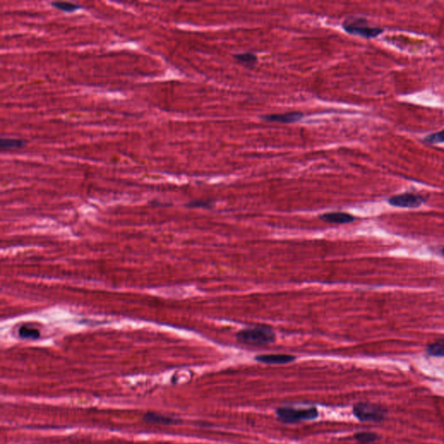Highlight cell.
<instances>
[{
	"mask_svg": "<svg viewBox=\"0 0 444 444\" xmlns=\"http://www.w3.org/2000/svg\"><path fill=\"white\" fill-rule=\"evenodd\" d=\"M236 338L241 344L263 346L275 341V333L268 325H257L240 331Z\"/></svg>",
	"mask_w": 444,
	"mask_h": 444,
	"instance_id": "6da1fadb",
	"label": "cell"
},
{
	"mask_svg": "<svg viewBox=\"0 0 444 444\" xmlns=\"http://www.w3.org/2000/svg\"><path fill=\"white\" fill-rule=\"evenodd\" d=\"M356 418L363 423L379 424L386 420L388 410L381 404L374 403H358L353 406Z\"/></svg>",
	"mask_w": 444,
	"mask_h": 444,
	"instance_id": "7a4b0ae2",
	"label": "cell"
},
{
	"mask_svg": "<svg viewBox=\"0 0 444 444\" xmlns=\"http://www.w3.org/2000/svg\"><path fill=\"white\" fill-rule=\"evenodd\" d=\"M278 420L283 424H297L300 422L311 421L318 418L317 408L296 409L292 407L278 408L276 410Z\"/></svg>",
	"mask_w": 444,
	"mask_h": 444,
	"instance_id": "3957f363",
	"label": "cell"
},
{
	"mask_svg": "<svg viewBox=\"0 0 444 444\" xmlns=\"http://www.w3.org/2000/svg\"><path fill=\"white\" fill-rule=\"evenodd\" d=\"M343 28L349 34L359 36L364 38H374L384 32L380 27L369 26L364 17H349L343 24Z\"/></svg>",
	"mask_w": 444,
	"mask_h": 444,
	"instance_id": "277c9868",
	"label": "cell"
},
{
	"mask_svg": "<svg viewBox=\"0 0 444 444\" xmlns=\"http://www.w3.org/2000/svg\"><path fill=\"white\" fill-rule=\"evenodd\" d=\"M388 202L393 206L415 208L424 203L425 199L424 196L420 195H415L412 193H404L390 197L388 200Z\"/></svg>",
	"mask_w": 444,
	"mask_h": 444,
	"instance_id": "5b68a950",
	"label": "cell"
},
{
	"mask_svg": "<svg viewBox=\"0 0 444 444\" xmlns=\"http://www.w3.org/2000/svg\"><path fill=\"white\" fill-rule=\"evenodd\" d=\"M143 420L147 424H160V425H174L181 422V420L175 417H171L160 413L152 412V411L145 413Z\"/></svg>",
	"mask_w": 444,
	"mask_h": 444,
	"instance_id": "8992f818",
	"label": "cell"
},
{
	"mask_svg": "<svg viewBox=\"0 0 444 444\" xmlns=\"http://www.w3.org/2000/svg\"><path fill=\"white\" fill-rule=\"evenodd\" d=\"M304 115L301 112H289L284 114H273L262 116V119L267 122L279 123V124H292L301 120Z\"/></svg>",
	"mask_w": 444,
	"mask_h": 444,
	"instance_id": "52a82bcc",
	"label": "cell"
},
{
	"mask_svg": "<svg viewBox=\"0 0 444 444\" xmlns=\"http://www.w3.org/2000/svg\"><path fill=\"white\" fill-rule=\"evenodd\" d=\"M319 218L324 222L330 224H349L355 221L356 217L344 212L325 213L319 216Z\"/></svg>",
	"mask_w": 444,
	"mask_h": 444,
	"instance_id": "ba28073f",
	"label": "cell"
},
{
	"mask_svg": "<svg viewBox=\"0 0 444 444\" xmlns=\"http://www.w3.org/2000/svg\"><path fill=\"white\" fill-rule=\"evenodd\" d=\"M256 361L267 364H286L292 363L296 359V357L287 354H265L257 356Z\"/></svg>",
	"mask_w": 444,
	"mask_h": 444,
	"instance_id": "9c48e42d",
	"label": "cell"
},
{
	"mask_svg": "<svg viewBox=\"0 0 444 444\" xmlns=\"http://www.w3.org/2000/svg\"><path fill=\"white\" fill-rule=\"evenodd\" d=\"M26 142L23 139H11V138H1L0 148L2 150H13L22 149L26 146Z\"/></svg>",
	"mask_w": 444,
	"mask_h": 444,
	"instance_id": "30bf717a",
	"label": "cell"
},
{
	"mask_svg": "<svg viewBox=\"0 0 444 444\" xmlns=\"http://www.w3.org/2000/svg\"><path fill=\"white\" fill-rule=\"evenodd\" d=\"M354 439L358 441V443L368 444L375 441H379L381 436L379 434L374 432H358L354 435Z\"/></svg>",
	"mask_w": 444,
	"mask_h": 444,
	"instance_id": "8fae6325",
	"label": "cell"
},
{
	"mask_svg": "<svg viewBox=\"0 0 444 444\" xmlns=\"http://www.w3.org/2000/svg\"><path fill=\"white\" fill-rule=\"evenodd\" d=\"M426 352L428 354L432 357H436V358H444V341L440 340V341L435 342L433 344H430L428 345L426 348Z\"/></svg>",
	"mask_w": 444,
	"mask_h": 444,
	"instance_id": "7c38bea8",
	"label": "cell"
},
{
	"mask_svg": "<svg viewBox=\"0 0 444 444\" xmlns=\"http://www.w3.org/2000/svg\"><path fill=\"white\" fill-rule=\"evenodd\" d=\"M235 58L238 61L239 63L243 64V65L247 66V67H252V66L254 65L255 63H257L256 55L249 53V52L235 55Z\"/></svg>",
	"mask_w": 444,
	"mask_h": 444,
	"instance_id": "4fadbf2b",
	"label": "cell"
},
{
	"mask_svg": "<svg viewBox=\"0 0 444 444\" xmlns=\"http://www.w3.org/2000/svg\"><path fill=\"white\" fill-rule=\"evenodd\" d=\"M52 6H54L55 8L58 9L60 11L65 12H73L80 8L81 6L76 4L71 3V2H52Z\"/></svg>",
	"mask_w": 444,
	"mask_h": 444,
	"instance_id": "5bb4252c",
	"label": "cell"
},
{
	"mask_svg": "<svg viewBox=\"0 0 444 444\" xmlns=\"http://www.w3.org/2000/svg\"><path fill=\"white\" fill-rule=\"evenodd\" d=\"M424 144H437L444 143V129L437 133L430 134L425 136L423 140Z\"/></svg>",
	"mask_w": 444,
	"mask_h": 444,
	"instance_id": "9a60e30c",
	"label": "cell"
},
{
	"mask_svg": "<svg viewBox=\"0 0 444 444\" xmlns=\"http://www.w3.org/2000/svg\"><path fill=\"white\" fill-rule=\"evenodd\" d=\"M39 332L36 329H32L27 326L21 327L19 330V336L23 338H37L39 337Z\"/></svg>",
	"mask_w": 444,
	"mask_h": 444,
	"instance_id": "2e32d148",
	"label": "cell"
},
{
	"mask_svg": "<svg viewBox=\"0 0 444 444\" xmlns=\"http://www.w3.org/2000/svg\"><path fill=\"white\" fill-rule=\"evenodd\" d=\"M186 206H190V207H211L212 202L210 201H191Z\"/></svg>",
	"mask_w": 444,
	"mask_h": 444,
	"instance_id": "e0dca14e",
	"label": "cell"
},
{
	"mask_svg": "<svg viewBox=\"0 0 444 444\" xmlns=\"http://www.w3.org/2000/svg\"><path fill=\"white\" fill-rule=\"evenodd\" d=\"M441 252H442V254L444 255V248L443 249L441 250Z\"/></svg>",
	"mask_w": 444,
	"mask_h": 444,
	"instance_id": "ac0fdd59",
	"label": "cell"
}]
</instances>
